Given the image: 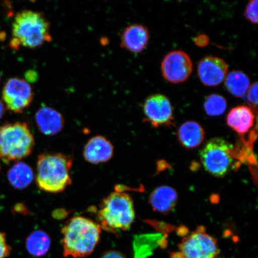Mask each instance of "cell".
<instances>
[{"instance_id":"obj_1","label":"cell","mask_w":258,"mask_h":258,"mask_svg":"<svg viewBox=\"0 0 258 258\" xmlns=\"http://www.w3.org/2000/svg\"><path fill=\"white\" fill-rule=\"evenodd\" d=\"M61 233L63 256L83 258L95 250L101 239V228L88 218L76 216L66 222Z\"/></svg>"},{"instance_id":"obj_2","label":"cell","mask_w":258,"mask_h":258,"mask_svg":"<svg viewBox=\"0 0 258 258\" xmlns=\"http://www.w3.org/2000/svg\"><path fill=\"white\" fill-rule=\"evenodd\" d=\"M52 40L50 24L43 13L24 10L16 15L12 25L11 48H36Z\"/></svg>"},{"instance_id":"obj_3","label":"cell","mask_w":258,"mask_h":258,"mask_svg":"<svg viewBox=\"0 0 258 258\" xmlns=\"http://www.w3.org/2000/svg\"><path fill=\"white\" fill-rule=\"evenodd\" d=\"M73 158L62 153H43L37 158L35 182L41 191L59 193L72 184Z\"/></svg>"},{"instance_id":"obj_4","label":"cell","mask_w":258,"mask_h":258,"mask_svg":"<svg viewBox=\"0 0 258 258\" xmlns=\"http://www.w3.org/2000/svg\"><path fill=\"white\" fill-rule=\"evenodd\" d=\"M96 214L97 223L101 229L113 234L128 230L135 219L133 199L117 190L102 200Z\"/></svg>"},{"instance_id":"obj_5","label":"cell","mask_w":258,"mask_h":258,"mask_svg":"<svg viewBox=\"0 0 258 258\" xmlns=\"http://www.w3.org/2000/svg\"><path fill=\"white\" fill-rule=\"evenodd\" d=\"M35 140L25 122H9L0 126V160L5 163L19 161L30 156Z\"/></svg>"},{"instance_id":"obj_6","label":"cell","mask_w":258,"mask_h":258,"mask_svg":"<svg viewBox=\"0 0 258 258\" xmlns=\"http://www.w3.org/2000/svg\"><path fill=\"white\" fill-rule=\"evenodd\" d=\"M206 172L215 177H224L235 167L234 147L220 138L209 140L200 152Z\"/></svg>"},{"instance_id":"obj_7","label":"cell","mask_w":258,"mask_h":258,"mask_svg":"<svg viewBox=\"0 0 258 258\" xmlns=\"http://www.w3.org/2000/svg\"><path fill=\"white\" fill-rule=\"evenodd\" d=\"M178 247L181 258H218L220 253L217 240L203 226L183 237Z\"/></svg>"},{"instance_id":"obj_8","label":"cell","mask_w":258,"mask_h":258,"mask_svg":"<svg viewBox=\"0 0 258 258\" xmlns=\"http://www.w3.org/2000/svg\"><path fill=\"white\" fill-rule=\"evenodd\" d=\"M34 96L30 83L18 77L10 79L3 90V99L7 108L16 114H20L28 108Z\"/></svg>"},{"instance_id":"obj_9","label":"cell","mask_w":258,"mask_h":258,"mask_svg":"<svg viewBox=\"0 0 258 258\" xmlns=\"http://www.w3.org/2000/svg\"><path fill=\"white\" fill-rule=\"evenodd\" d=\"M192 69L191 58L182 50L170 51L164 57L161 64L164 78L174 84L184 82L191 75Z\"/></svg>"},{"instance_id":"obj_10","label":"cell","mask_w":258,"mask_h":258,"mask_svg":"<svg viewBox=\"0 0 258 258\" xmlns=\"http://www.w3.org/2000/svg\"><path fill=\"white\" fill-rule=\"evenodd\" d=\"M145 120L154 127L173 125V108L170 100L162 94H154L145 99L143 105Z\"/></svg>"},{"instance_id":"obj_11","label":"cell","mask_w":258,"mask_h":258,"mask_svg":"<svg viewBox=\"0 0 258 258\" xmlns=\"http://www.w3.org/2000/svg\"><path fill=\"white\" fill-rule=\"evenodd\" d=\"M227 73V64L220 57L206 56L198 64L199 78L206 86L213 87L220 85L225 80Z\"/></svg>"},{"instance_id":"obj_12","label":"cell","mask_w":258,"mask_h":258,"mask_svg":"<svg viewBox=\"0 0 258 258\" xmlns=\"http://www.w3.org/2000/svg\"><path fill=\"white\" fill-rule=\"evenodd\" d=\"M114 154V146L107 138L96 135L90 138L84 147V159L89 163L99 164L108 162Z\"/></svg>"},{"instance_id":"obj_13","label":"cell","mask_w":258,"mask_h":258,"mask_svg":"<svg viewBox=\"0 0 258 258\" xmlns=\"http://www.w3.org/2000/svg\"><path fill=\"white\" fill-rule=\"evenodd\" d=\"M150 38L145 26L132 24L124 29L120 34V46L131 53H140L147 48Z\"/></svg>"},{"instance_id":"obj_14","label":"cell","mask_w":258,"mask_h":258,"mask_svg":"<svg viewBox=\"0 0 258 258\" xmlns=\"http://www.w3.org/2000/svg\"><path fill=\"white\" fill-rule=\"evenodd\" d=\"M38 130L47 136H54L62 131L64 119L61 113L50 106L43 105L35 113Z\"/></svg>"},{"instance_id":"obj_15","label":"cell","mask_w":258,"mask_h":258,"mask_svg":"<svg viewBox=\"0 0 258 258\" xmlns=\"http://www.w3.org/2000/svg\"><path fill=\"white\" fill-rule=\"evenodd\" d=\"M255 114L250 106H237L228 112L227 124L237 134L244 135L253 127Z\"/></svg>"},{"instance_id":"obj_16","label":"cell","mask_w":258,"mask_h":258,"mask_svg":"<svg viewBox=\"0 0 258 258\" xmlns=\"http://www.w3.org/2000/svg\"><path fill=\"white\" fill-rule=\"evenodd\" d=\"M177 198V193L172 187L160 186L150 194L149 203L154 211L167 214L175 208Z\"/></svg>"},{"instance_id":"obj_17","label":"cell","mask_w":258,"mask_h":258,"mask_svg":"<svg viewBox=\"0 0 258 258\" xmlns=\"http://www.w3.org/2000/svg\"><path fill=\"white\" fill-rule=\"evenodd\" d=\"M177 137L183 147L187 149H194L203 143L205 132L199 122L188 121L180 125L177 132Z\"/></svg>"},{"instance_id":"obj_18","label":"cell","mask_w":258,"mask_h":258,"mask_svg":"<svg viewBox=\"0 0 258 258\" xmlns=\"http://www.w3.org/2000/svg\"><path fill=\"white\" fill-rule=\"evenodd\" d=\"M166 238L160 234L138 235L134 241V258H147L158 246H166Z\"/></svg>"},{"instance_id":"obj_19","label":"cell","mask_w":258,"mask_h":258,"mask_svg":"<svg viewBox=\"0 0 258 258\" xmlns=\"http://www.w3.org/2000/svg\"><path fill=\"white\" fill-rule=\"evenodd\" d=\"M34 178L33 170L27 163L17 162L10 169L8 179L15 188L23 189L30 185Z\"/></svg>"},{"instance_id":"obj_20","label":"cell","mask_w":258,"mask_h":258,"mask_svg":"<svg viewBox=\"0 0 258 258\" xmlns=\"http://www.w3.org/2000/svg\"><path fill=\"white\" fill-rule=\"evenodd\" d=\"M50 245L49 235L40 230L32 232L26 240V247L29 253L35 257L44 256L49 250Z\"/></svg>"},{"instance_id":"obj_21","label":"cell","mask_w":258,"mask_h":258,"mask_svg":"<svg viewBox=\"0 0 258 258\" xmlns=\"http://www.w3.org/2000/svg\"><path fill=\"white\" fill-rule=\"evenodd\" d=\"M225 80L226 89L237 98L246 95L250 86L249 77L240 71H233L227 74Z\"/></svg>"},{"instance_id":"obj_22","label":"cell","mask_w":258,"mask_h":258,"mask_svg":"<svg viewBox=\"0 0 258 258\" xmlns=\"http://www.w3.org/2000/svg\"><path fill=\"white\" fill-rule=\"evenodd\" d=\"M227 103L223 96L217 94L209 95L206 98L204 108L206 114L210 116H219L224 114Z\"/></svg>"},{"instance_id":"obj_23","label":"cell","mask_w":258,"mask_h":258,"mask_svg":"<svg viewBox=\"0 0 258 258\" xmlns=\"http://www.w3.org/2000/svg\"><path fill=\"white\" fill-rule=\"evenodd\" d=\"M244 15L245 18L251 23L257 24L258 21L257 0H251L248 3L246 9H245Z\"/></svg>"},{"instance_id":"obj_24","label":"cell","mask_w":258,"mask_h":258,"mask_svg":"<svg viewBox=\"0 0 258 258\" xmlns=\"http://www.w3.org/2000/svg\"><path fill=\"white\" fill-rule=\"evenodd\" d=\"M247 100L250 107L257 114V83L255 82L250 86L247 92Z\"/></svg>"},{"instance_id":"obj_25","label":"cell","mask_w":258,"mask_h":258,"mask_svg":"<svg viewBox=\"0 0 258 258\" xmlns=\"http://www.w3.org/2000/svg\"><path fill=\"white\" fill-rule=\"evenodd\" d=\"M12 248L9 245L6 234L0 231V258H7L11 253Z\"/></svg>"},{"instance_id":"obj_26","label":"cell","mask_w":258,"mask_h":258,"mask_svg":"<svg viewBox=\"0 0 258 258\" xmlns=\"http://www.w3.org/2000/svg\"><path fill=\"white\" fill-rule=\"evenodd\" d=\"M194 41L197 46L204 47L208 46L209 43V38L206 34H201L195 37Z\"/></svg>"},{"instance_id":"obj_27","label":"cell","mask_w":258,"mask_h":258,"mask_svg":"<svg viewBox=\"0 0 258 258\" xmlns=\"http://www.w3.org/2000/svg\"><path fill=\"white\" fill-rule=\"evenodd\" d=\"M101 258H126L123 254L115 250H109L102 254Z\"/></svg>"},{"instance_id":"obj_28","label":"cell","mask_w":258,"mask_h":258,"mask_svg":"<svg viewBox=\"0 0 258 258\" xmlns=\"http://www.w3.org/2000/svg\"><path fill=\"white\" fill-rule=\"evenodd\" d=\"M35 74H36V73H34V72H29L26 74V79H27V81H28V83L30 82H33L35 78H37V76L35 75Z\"/></svg>"},{"instance_id":"obj_29","label":"cell","mask_w":258,"mask_h":258,"mask_svg":"<svg viewBox=\"0 0 258 258\" xmlns=\"http://www.w3.org/2000/svg\"><path fill=\"white\" fill-rule=\"evenodd\" d=\"M5 112V105L3 104V103L0 100V119L3 117V116L4 115Z\"/></svg>"},{"instance_id":"obj_30","label":"cell","mask_w":258,"mask_h":258,"mask_svg":"<svg viewBox=\"0 0 258 258\" xmlns=\"http://www.w3.org/2000/svg\"><path fill=\"white\" fill-rule=\"evenodd\" d=\"M5 34H2L1 32H0V39L1 38H4Z\"/></svg>"},{"instance_id":"obj_31","label":"cell","mask_w":258,"mask_h":258,"mask_svg":"<svg viewBox=\"0 0 258 258\" xmlns=\"http://www.w3.org/2000/svg\"><path fill=\"white\" fill-rule=\"evenodd\" d=\"M0 80H1V75H0Z\"/></svg>"}]
</instances>
